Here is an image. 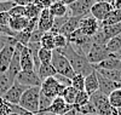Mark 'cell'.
I'll return each mask as SVG.
<instances>
[{"label": "cell", "mask_w": 121, "mask_h": 115, "mask_svg": "<svg viewBox=\"0 0 121 115\" xmlns=\"http://www.w3.org/2000/svg\"><path fill=\"white\" fill-rule=\"evenodd\" d=\"M11 16L9 12H1L0 13V26H9Z\"/></svg>", "instance_id": "46"}, {"label": "cell", "mask_w": 121, "mask_h": 115, "mask_svg": "<svg viewBox=\"0 0 121 115\" xmlns=\"http://www.w3.org/2000/svg\"><path fill=\"white\" fill-rule=\"evenodd\" d=\"M96 3H108V4H110V5H113V1L114 0H95Z\"/></svg>", "instance_id": "50"}, {"label": "cell", "mask_w": 121, "mask_h": 115, "mask_svg": "<svg viewBox=\"0 0 121 115\" xmlns=\"http://www.w3.org/2000/svg\"><path fill=\"white\" fill-rule=\"evenodd\" d=\"M100 30H102L105 41L108 43L112 38L121 34V22L116 24H112V26H107V27H100Z\"/></svg>", "instance_id": "22"}, {"label": "cell", "mask_w": 121, "mask_h": 115, "mask_svg": "<svg viewBox=\"0 0 121 115\" xmlns=\"http://www.w3.org/2000/svg\"><path fill=\"white\" fill-rule=\"evenodd\" d=\"M63 115H79V113H78V110H76L75 108H73V109H70L69 111H67V113L63 114Z\"/></svg>", "instance_id": "49"}, {"label": "cell", "mask_w": 121, "mask_h": 115, "mask_svg": "<svg viewBox=\"0 0 121 115\" xmlns=\"http://www.w3.org/2000/svg\"><path fill=\"white\" fill-rule=\"evenodd\" d=\"M35 115H56V114L50 113V111H44V113H38V114H35Z\"/></svg>", "instance_id": "51"}, {"label": "cell", "mask_w": 121, "mask_h": 115, "mask_svg": "<svg viewBox=\"0 0 121 115\" xmlns=\"http://www.w3.org/2000/svg\"><path fill=\"white\" fill-rule=\"evenodd\" d=\"M112 6H113V9H115V10H121V0H114Z\"/></svg>", "instance_id": "48"}, {"label": "cell", "mask_w": 121, "mask_h": 115, "mask_svg": "<svg viewBox=\"0 0 121 115\" xmlns=\"http://www.w3.org/2000/svg\"><path fill=\"white\" fill-rule=\"evenodd\" d=\"M109 104L115 109H121V88H117L113 91L110 95L108 96Z\"/></svg>", "instance_id": "31"}, {"label": "cell", "mask_w": 121, "mask_h": 115, "mask_svg": "<svg viewBox=\"0 0 121 115\" xmlns=\"http://www.w3.org/2000/svg\"><path fill=\"white\" fill-rule=\"evenodd\" d=\"M95 69H105V70H121V59L117 53H113L107 59L99 62L98 64L93 66Z\"/></svg>", "instance_id": "15"}, {"label": "cell", "mask_w": 121, "mask_h": 115, "mask_svg": "<svg viewBox=\"0 0 121 115\" xmlns=\"http://www.w3.org/2000/svg\"><path fill=\"white\" fill-rule=\"evenodd\" d=\"M55 79L58 81L59 85L63 86V87H69V86H72V79H69V78H67V76L56 74V75H55Z\"/></svg>", "instance_id": "42"}, {"label": "cell", "mask_w": 121, "mask_h": 115, "mask_svg": "<svg viewBox=\"0 0 121 115\" xmlns=\"http://www.w3.org/2000/svg\"><path fill=\"white\" fill-rule=\"evenodd\" d=\"M10 43H17L15 38H11V36H5V35H0V52L1 50Z\"/></svg>", "instance_id": "44"}, {"label": "cell", "mask_w": 121, "mask_h": 115, "mask_svg": "<svg viewBox=\"0 0 121 115\" xmlns=\"http://www.w3.org/2000/svg\"><path fill=\"white\" fill-rule=\"evenodd\" d=\"M19 62H21V69L22 70H35L32 52H30V50L27 46H23L22 50H21Z\"/></svg>", "instance_id": "18"}, {"label": "cell", "mask_w": 121, "mask_h": 115, "mask_svg": "<svg viewBox=\"0 0 121 115\" xmlns=\"http://www.w3.org/2000/svg\"><path fill=\"white\" fill-rule=\"evenodd\" d=\"M52 55H53V51L40 47V50L38 52V57H39L40 63H51Z\"/></svg>", "instance_id": "33"}, {"label": "cell", "mask_w": 121, "mask_h": 115, "mask_svg": "<svg viewBox=\"0 0 121 115\" xmlns=\"http://www.w3.org/2000/svg\"><path fill=\"white\" fill-rule=\"evenodd\" d=\"M76 110H78L79 114H81V115H86V114H97V110H96L95 106L92 104V102H91V101H90L88 103H86L85 106L78 108Z\"/></svg>", "instance_id": "38"}, {"label": "cell", "mask_w": 121, "mask_h": 115, "mask_svg": "<svg viewBox=\"0 0 121 115\" xmlns=\"http://www.w3.org/2000/svg\"><path fill=\"white\" fill-rule=\"evenodd\" d=\"M72 87H74L76 91H85V76L75 74L72 78Z\"/></svg>", "instance_id": "35"}, {"label": "cell", "mask_w": 121, "mask_h": 115, "mask_svg": "<svg viewBox=\"0 0 121 115\" xmlns=\"http://www.w3.org/2000/svg\"><path fill=\"white\" fill-rule=\"evenodd\" d=\"M40 46L43 49H47V50H56L55 47V35L50 32H46L43 34L41 39H40Z\"/></svg>", "instance_id": "27"}, {"label": "cell", "mask_w": 121, "mask_h": 115, "mask_svg": "<svg viewBox=\"0 0 121 115\" xmlns=\"http://www.w3.org/2000/svg\"><path fill=\"white\" fill-rule=\"evenodd\" d=\"M64 88H67V87L60 86L58 84V81L55 79V76L43 80L41 85H40V92L44 93L45 96H47L50 98L60 97L62 93H63V91H64Z\"/></svg>", "instance_id": "6"}, {"label": "cell", "mask_w": 121, "mask_h": 115, "mask_svg": "<svg viewBox=\"0 0 121 115\" xmlns=\"http://www.w3.org/2000/svg\"><path fill=\"white\" fill-rule=\"evenodd\" d=\"M12 113L11 104L5 102L3 98H0V115H10Z\"/></svg>", "instance_id": "41"}, {"label": "cell", "mask_w": 121, "mask_h": 115, "mask_svg": "<svg viewBox=\"0 0 121 115\" xmlns=\"http://www.w3.org/2000/svg\"><path fill=\"white\" fill-rule=\"evenodd\" d=\"M48 11L51 12V15L53 17H64L68 13V6L63 5V4H59V3H52V5L50 6Z\"/></svg>", "instance_id": "26"}, {"label": "cell", "mask_w": 121, "mask_h": 115, "mask_svg": "<svg viewBox=\"0 0 121 115\" xmlns=\"http://www.w3.org/2000/svg\"><path fill=\"white\" fill-rule=\"evenodd\" d=\"M39 97L40 87H28L22 95L18 106L35 115L39 113Z\"/></svg>", "instance_id": "3"}, {"label": "cell", "mask_w": 121, "mask_h": 115, "mask_svg": "<svg viewBox=\"0 0 121 115\" xmlns=\"http://www.w3.org/2000/svg\"><path fill=\"white\" fill-rule=\"evenodd\" d=\"M34 5L40 10V11H43V10L50 9V6L52 5V1H51V0H35Z\"/></svg>", "instance_id": "43"}, {"label": "cell", "mask_w": 121, "mask_h": 115, "mask_svg": "<svg viewBox=\"0 0 121 115\" xmlns=\"http://www.w3.org/2000/svg\"><path fill=\"white\" fill-rule=\"evenodd\" d=\"M51 64L53 66V68L56 69L57 74L59 75H63V76H67L69 79H72L75 73L70 66L68 58L62 55L58 50H53V55H52V61H51Z\"/></svg>", "instance_id": "4"}, {"label": "cell", "mask_w": 121, "mask_h": 115, "mask_svg": "<svg viewBox=\"0 0 121 115\" xmlns=\"http://www.w3.org/2000/svg\"><path fill=\"white\" fill-rule=\"evenodd\" d=\"M67 40H68V45L72 47L76 53L85 56V57L87 55V52L90 51L91 46H92V38H90V36L85 35L84 33H81L80 29L68 34Z\"/></svg>", "instance_id": "2"}, {"label": "cell", "mask_w": 121, "mask_h": 115, "mask_svg": "<svg viewBox=\"0 0 121 115\" xmlns=\"http://www.w3.org/2000/svg\"><path fill=\"white\" fill-rule=\"evenodd\" d=\"M79 115H81V114H79ZM86 115H98V114H86Z\"/></svg>", "instance_id": "53"}, {"label": "cell", "mask_w": 121, "mask_h": 115, "mask_svg": "<svg viewBox=\"0 0 121 115\" xmlns=\"http://www.w3.org/2000/svg\"><path fill=\"white\" fill-rule=\"evenodd\" d=\"M90 102V95L86 91H78V95L75 98V103H74V108L78 109L80 107L85 106L86 103Z\"/></svg>", "instance_id": "32"}, {"label": "cell", "mask_w": 121, "mask_h": 115, "mask_svg": "<svg viewBox=\"0 0 121 115\" xmlns=\"http://www.w3.org/2000/svg\"><path fill=\"white\" fill-rule=\"evenodd\" d=\"M0 1H15V0H0Z\"/></svg>", "instance_id": "52"}, {"label": "cell", "mask_w": 121, "mask_h": 115, "mask_svg": "<svg viewBox=\"0 0 121 115\" xmlns=\"http://www.w3.org/2000/svg\"><path fill=\"white\" fill-rule=\"evenodd\" d=\"M81 17H73V16H69V18L67 19V22L63 24V27L60 28L59 30V34H63V35H68L70 33L75 32L80 28V22H81Z\"/></svg>", "instance_id": "19"}, {"label": "cell", "mask_w": 121, "mask_h": 115, "mask_svg": "<svg viewBox=\"0 0 121 115\" xmlns=\"http://www.w3.org/2000/svg\"><path fill=\"white\" fill-rule=\"evenodd\" d=\"M15 5H16L15 1H0V13L9 12Z\"/></svg>", "instance_id": "45"}, {"label": "cell", "mask_w": 121, "mask_h": 115, "mask_svg": "<svg viewBox=\"0 0 121 115\" xmlns=\"http://www.w3.org/2000/svg\"><path fill=\"white\" fill-rule=\"evenodd\" d=\"M55 98H50L47 96H45L44 93L40 92V97H39V113H44L46 111L50 106H51V103Z\"/></svg>", "instance_id": "34"}, {"label": "cell", "mask_w": 121, "mask_h": 115, "mask_svg": "<svg viewBox=\"0 0 121 115\" xmlns=\"http://www.w3.org/2000/svg\"><path fill=\"white\" fill-rule=\"evenodd\" d=\"M40 10L34 5V4H30L28 6H26V17L28 19H32V18H39V15H40Z\"/></svg>", "instance_id": "36"}, {"label": "cell", "mask_w": 121, "mask_h": 115, "mask_svg": "<svg viewBox=\"0 0 121 115\" xmlns=\"http://www.w3.org/2000/svg\"><path fill=\"white\" fill-rule=\"evenodd\" d=\"M35 0H15V4L16 5H19V6H28L30 4H34Z\"/></svg>", "instance_id": "47"}, {"label": "cell", "mask_w": 121, "mask_h": 115, "mask_svg": "<svg viewBox=\"0 0 121 115\" xmlns=\"http://www.w3.org/2000/svg\"><path fill=\"white\" fill-rule=\"evenodd\" d=\"M73 108H74V106H70V104L65 103L62 97H56L52 101L51 106H50V108L46 111L53 113L56 115H63V114H65L67 111H69L70 109H73Z\"/></svg>", "instance_id": "16"}, {"label": "cell", "mask_w": 121, "mask_h": 115, "mask_svg": "<svg viewBox=\"0 0 121 115\" xmlns=\"http://www.w3.org/2000/svg\"><path fill=\"white\" fill-rule=\"evenodd\" d=\"M53 21H55V17L48 11V9L43 10L38 18V29L43 33L50 32L53 26Z\"/></svg>", "instance_id": "14"}, {"label": "cell", "mask_w": 121, "mask_h": 115, "mask_svg": "<svg viewBox=\"0 0 121 115\" xmlns=\"http://www.w3.org/2000/svg\"><path fill=\"white\" fill-rule=\"evenodd\" d=\"M113 53L107 50L105 45H100V44H92L90 51L86 55V59L88 61V63H91L92 66L98 64L99 62H102L104 59H107L108 57H110Z\"/></svg>", "instance_id": "7"}, {"label": "cell", "mask_w": 121, "mask_h": 115, "mask_svg": "<svg viewBox=\"0 0 121 115\" xmlns=\"http://www.w3.org/2000/svg\"><path fill=\"white\" fill-rule=\"evenodd\" d=\"M11 17H26V7L24 6H19V5H15L11 10L9 11Z\"/></svg>", "instance_id": "40"}, {"label": "cell", "mask_w": 121, "mask_h": 115, "mask_svg": "<svg viewBox=\"0 0 121 115\" xmlns=\"http://www.w3.org/2000/svg\"><path fill=\"white\" fill-rule=\"evenodd\" d=\"M27 23H28L27 17H11L9 27L11 28L13 32L18 33V32H23V30L26 29Z\"/></svg>", "instance_id": "23"}, {"label": "cell", "mask_w": 121, "mask_h": 115, "mask_svg": "<svg viewBox=\"0 0 121 115\" xmlns=\"http://www.w3.org/2000/svg\"><path fill=\"white\" fill-rule=\"evenodd\" d=\"M15 81L22 84L27 87H40V85H41V80L35 70H21L16 76Z\"/></svg>", "instance_id": "8"}, {"label": "cell", "mask_w": 121, "mask_h": 115, "mask_svg": "<svg viewBox=\"0 0 121 115\" xmlns=\"http://www.w3.org/2000/svg\"><path fill=\"white\" fill-rule=\"evenodd\" d=\"M15 81L11 80L6 73H0V98H3V96L7 92V90L12 86V84Z\"/></svg>", "instance_id": "28"}, {"label": "cell", "mask_w": 121, "mask_h": 115, "mask_svg": "<svg viewBox=\"0 0 121 115\" xmlns=\"http://www.w3.org/2000/svg\"><path fill=\"white\" fill-rule=\"evenodd\" d=\"M58 51L68 58L69 63H70V66H72L75 74H80V75H82V76L86 78L88 74H91L92 71H95V67L91 63H88V61L86 59V57L76 53V52L69 45H67L64 49H60Z\"/></svg>", "instance_id": "1"}, {"label": "cell", "mask_w": 121, "mask_h": 115, "mask_svg": "<svg viewBox=\"0 0 121 115\" xmlns=\"http://www.w3.org/2000/svg\"><path fill=\"white\" fill-rule=\"evenodd\" d=\"M98 76H97V71L95 69V71H92L91 74H88L85 78V91L88 93V95H93L95 92L98 91Z\"/></svg>", "instance_id": "20"}, {"label": "cell", "mask_w": 121, "mask_h": 115, "mask_svg": "<svg viewBox=\"0 0 121 115\" xmlns=\"http://www.w3.org/2000/svg\"><path fill=\"white\" fill-rule=\"evenodd\" d=\"M99 75L104 76L105 79L114 81L121 86V70H105V69H96Z\"/></svg>", "instance_id": "24"}, {"label": "cell", "mask_w": 121, "mask_h": 115, "mask_svg": "<svg viewBox=\"0 0 121 115\" xmlns=\"http://www.w3.org/2000/svg\"><path fill=\"white\" fill-rule=\"evenodd\" d=\"M100 28V23L98 21L92 17V16H86L81 19V22H80V30H81V33H84L85 35L92 38Z\"/></svg>", "instance_id": "11"}, {"label": "cell", "mask_w": 121, "mask_h": 115, "mask_svg": "<svg viewBox=\"0 0 121 115\" xmlns=\"http://www.w3.org/2000/svg\"><path fill=\"white\" fill-rule=\"evenodd\" d=\"M97 76H98V85H99L98 91H99L100 93H103V95L109 96L113 91H115V90H117V88H121V86L119 85V84L105 79L104 76L99 75L98 73H97Z\"/></svg>", "instance_id": "17"}, {"label": "cell", "mask_w": 121, "mask_h": 115, "mask_svg": "<svg viewBox=\"0 0 121 115\" xmlns=\"http://www.w3.org/2000/svg\"><path fill=\"white\" fill-rule=\"evenodd\" d=\"M121 22V10H113L112 12H110L107 18L103 21V22H100V27H107V26H112V24H116Z\"/></svg>", "instance_id": "25"}, {"label": "cell", "mask_w": 121, "mask_h": 115, "mask_svg": "<svg viewBox=\"0 0 121 115\" xmlns=\"http://www.w3.org/2000/svg\"><path fill=\"white\" fill-rule=\"evenodd\" d=\"M23 45L21 44H16L15 46V52H13V56H12V59H11V63L9 66V69L6 71L7 76L11 79V80H16V76L18 75V73L21 71V62H19V55H21V50H22Z\"/></svg>", "instance_id": "10"}, {"label": "cell", "mask_w": 121, "mask_h": 115, "mask_svg": "<svg viewBox=\"0 0 121 115\" xmlns=\"http://www.w3.org/2000/svg\"><path fill=\"white\" fill-rule=\"evenodd\" d=\"M107 50L110 52V53H116L121 50V34L112 38L105 45Z\"/></svg>", "instance_id": "29"}, {"label": "cell", "mask_w": 121, "mask_h": 115, "mask_svg": "<svg viewBox=\"0 0 121 115\" xmlns=\"http://www.w3.org/2000/svg\"><path fill=\"white\" fill-rule=\"evenodd\" d=\"M36 73H38V75L41 81L45 79H48V78H53L57 74L56 69L53 68V66L51 63H41L40 67L38 68Z\"/></svg>", "instance_id": "21"}, {"label": "cell", "mask_w": 121, "mask_h": 115, "mask_svg": "<svg viewBox=\"0 0 121 115\" xmlns=\"http://www.w3.org/2000/svg\"><path fill=\"white\" fill-rule=\"evenodd\" d=\"M67 45H68V40H67L65 35H63V34L55 35V47H56V50L64 49Z\"/></svg>", "instance_id": "39"}, {"label": "cell", "mask_w": 121, "mask_h": 115, "mask_svg": "<svg viewBox=\"0 0 121 115\" xmlns=\"http://www.w3.org/2000/svg\"><path fill=\"white\" fill-rule=\"evenodd\" d=\"M17 43H10L7 44L0 52V73H6L9 66L11 63V59L15 52V46Z\"/></svg>", "instance_id": "12"}, {"label": "cell", "mask_w": 121, "mask_h": 115, "mask_svg": "<svg viewBox=\"0 0 121 115\" xmlns=\"http://www.w3.org/2000/svg\"><path fill=\"white\" fill-rule=\"evenodd\" d=\"M113 6L108 3H95V5L91 9V16L95 17L98 22H103L107 16L113 11Z\"/></svg>", "instance_id": "13"}, {"label": "cell", "mask_w": 121, "mask_h": 115, "mask_svg": "<svg viewBox=\"0 0 121 115\" xmlns=\"http://www.w3.org/2000/svg\"><path fill=\"white\" fill-rule=\"evenodd\" d=\"M76 95H78V91H76L74 87L69 86V87L64 88V91H63V93H62V96H60V97H62V98L64 99V102H65V103L70 104V106H74V103H75V98H76Z\"/></svg>", "instance_id": "30"}, {"label": "cell", "mask_w": 121, "mask_h": 115, "mask_svg": "<svg viewBox=\"0 0 121 115\" xmlns=\"http://www.w3.org/2000/svg\"><path fill=\"white\" fill-rule=\"evenodd\" d=\"M28 87L19 84L17 81H15L12 84V86L7 90V92L3 96V99L10 104H19V101H21V97L24 93V91Z\"/></svg>", "instance_id": "9"}, {"label": "cell", "mask_w": 121, "mask_h": 115, "mask_svg": "<svg viewBox=\"0 0 121 115\" xmlns=\"http://www.w3.org/2000/svg\"><path fill=\"white\" fill-rule=\"evenodd\" d=\"M95 0H76L68 6V13L73 17H86L91 15V9L95 5Z\"/></svg>", "instance_id": "5"}, {"label": "cell", "mask_w": 121, "mask_h": 115, "mask_svg": "<svg viewBox=\"0 0 121 115\" xmlns=\"http://www.w3.org/2000/svg\"><path fill=\"white\" fill-rule=\"evenodd\" d=\"M15 39L18 44H21L23 46H27L29 44V40H30V33H27V32H18L16 33L15 35Z\"/></svg>", "instance_id": "37"}]
</instances>
